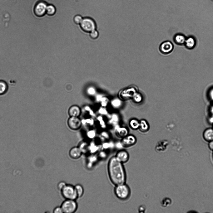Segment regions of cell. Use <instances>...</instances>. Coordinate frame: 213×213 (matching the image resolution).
<instances>
[{"instance_id": "484cf974", "label": "cell", "mask_w": 213, "mask_h": 213, "mask_svg": "<svg viewBox=\"0 0 213 213\" xmlns=\"http://www.w3.org/2000/svg\"><path fill=\"white\" fill-rule=\"evenodd\" d=\"M53 213H63L61 206H57L54 208L53 210Z\"/></svg>"}, {"instance_id": "e0dca14e", "label": "cell", "mask_w": 213, "mask_h": 213, "mask_svg": "<svg viewBox=\"0 0 213 213\" xmlns=\"http://www.w3.org/2000/svg\"><path fill=\"white\" fill-rule=\"evenodd\" d=\"M186 39L184 35L181 34L176 35L174 38L175 42L179 44L185 43Z\"/></svg>"}, {"instance_id": "cb8c5ba5", "label": "cell", "mask_w": 213, "mask_h": 213, "mask_svg": "<svg viewBox=\"0 0 213 213\" xmlns=\"http://www.w3.org/2000/svg\"><path fill=\"white\" fill-rule=\"evenodd\" d=\"M121 101L118 99H115L112 102V105L114 107H118L121 104Z\"/></svg>"}, {"instance_id": "9a60e30c", "label": "cell", "mask_w": 213, "mask_h": 213, "mask_svg": "<svg viewBox=\"0 0 213 213\" xmlns=\"http://www.w3.org/2000/svg\"><path fill=\"white\" fill-rule=\"evenodd\" d=\"M7 83L4 80H0V95L6 93L8 90Z\"/></svg>"}, {"instance_id": "7402d4cb", "label": "cell", "mask_w": 213, "mask_h": 213, "mask_svg": "<svg viewBox=\"0 0 213 213\" xmlns=\"http://www.w3.org/2000/svg\"><path fill=\"white\" fill-rule=\"evenodd\" d=\"M90 36L92 39H96L98 36V33L97 31L94 30L90 32Z\"/></svg>"}, {"instance_id": "4dcf8cb0", "label": "cell", "mask_w": 213, "mask_h": 213, "mask_svg": "<svg viewBox=\"0 0 213 213\" xmlns=\"http://www.w3.org/2000/svg\"><path fill=\"white\" fill-rule=\"evenodd\" d=\"M209 95L210 99L213 101V88L210 91Z\"/></svg>"}, {"instance_id": "4316f807", "label": "cell", "mask_w": 213, "mask_h": 213, "mask_svg": "<svg viewBox=\"0 0 213 213\" xmlns=\"http://www.w3.org/2000/svg\"><path fill=\"white\" fill-rule=\"evenodd\" d=\"M87 135L90 138H93L95 136V132L94 130H90L88 132Z\"/></svg>"}, {"instance_id": "ba28073f", "label": "cell", "mask_w": 213, "mask_h": 213, "mask_svg": "<svg viewBox=\"0 0 213 213\" xmlns=\"http://www.w3.org/2000/svg\"><path fill=\"white\" fill-rule=\"evenodd\" d=\"M173 49L172 43L170 41H167L162 43L160 46V51L164 54H167L171 52Z\"/></svg>"}, {"instance_id": "f546056e", "label": "cell", "mask_w": 213, "mask_h": 213, "mask_svg": "<svg viewBox=\"0 0 213 213\" xmlns=\"http://www.w3.org/2000/svg\"><path fill=\"white\" fill-rule=\"evenodd\" d=\"M208 147L210 150H213V140L209 142Z\"/></svg>"}, {"instance_id": "30bf717a", "label": "cell", "mask_w": 213, "mask_h": 213, "mask_svg": "<svg viewBox=\"0 0 213 213\" xmlns=\"http://www.w3.org/2000/svg\"><path fill=\"white\" fill-rule=\"evenodd\" d=\"M117 159L122 163L126 162L129 159V154L125 150H121L117 153L115 156Z\"/></svg>"}, {"instance_id": "5bb4252c", "label": "cell", "mask_w": 213, "mask_h": 213, "mask_svg": "<svg viewBox=\"0 0 213 213\" xmlns=\"http://www.w3.org/2000/svg\"><path fill=\"white\" fill-rule=\"evenodd\" d=\"M185 43L186 47L189 49H192L195 46L196 41L194 38L189 37L186 39Z\"/></svg>"}, {"instance_id": "1f68e13d", "label": "cell", "mask_w": 213, "mask_h": 213, "mask_svg": "<svg viewBox=\"0 0 213 213\" xmlns=\"http://www.w3.org/2000/svg\"><path fill=\"white\" fill-rule=\"evenodd\" d=\"M100 112L101 113L103 114H105L106 113V111L105 109H102L101 110H100Z\"/></svg>"}, {"instance_id": "83f0119b", "label": "cell", "mask_w": 213, "mask_h": 213, "mask_svg": "<svg viewBox=\"0 0 213 213\" xmlns=\"http://www.w3.org/2000/svg\"><path fill=\"white\" fill-rule=\"evenodd\" d=\"M131 126L133 127V128H136V127L135 125V124L137 127H138L139 124L137 121L136 120H132L131 122Z\"/></svg>"}, {"instance_id": "d6a6232c", "label": "cell", "mask_w": 213, "mask_h": 213, "mask_svg": "<svg viewBox=\"0 0 213 213\" xmlns=\"http://www.w3.org/2000/svg\"><path fill=\"white\" fill-rule=\"evenodd\" d=\"M210 111L211 114L213 115V105L211 107L210 109Z\"/></svg>"}, {"instance_id": "52a82bcc", "label": "cell", "mask_w": 213, "mask_h": 213, "mask_svg": "<svg viewBox=\"0 0 213 213\" xmlns=\"http://www.w3.org/2000/svg\"><path fill=\"white\" fill-rule=\"evenodd\" d=\"M67 124L70 128L76 130L80 127L81 122L77 117H71L68 119Z\"/></svg>"}, {"instance_id": "3957f363", "label": "cell", "mask_w": 213, "mask_h": 213, "mask_svg": "<svg viewBox=\"0 0 213 213\" xmlns=\"http://www.w3.org/2000/svg\"><path fill=\"white\" fill-rule=\"evenodd\" d=\"M61 207L63 213H73L77 209V204L75 200L66 199Z\"/></svg>"}, {"instance_id": "ffe728a7", "label": "cell", "mask_w": 213, "mask_h": 213, "mask_svg": "<svg viewBox=\"0 0 213 213\" xmlns=\"http://www.w3.org/2000/svg\"><path fill=\"white\" fill-rule=\"evenodd\" d=\"M171 200L169 198H165L161 200V205L163 207H167L171 204Z\"/></svg>"}, {"instance_id": "836d02e7", "label": "cell", "mask_w": 213, "mask_h": 213, "mask_svg": "<svg viewBox=\"0 0 213 213\" xmlns=\"http://www.w3.org/2000/svg\"><path fill=\"white\" fill-rule=\"evenodd\" d=\"M213 2V0H211Z\"/></svg>"}, {"instance_id": "44dd1931", "label": "cell", "mask_w": 213, "mask_h": 213, "mask_svg": "<svg viewBox=\"0 0 213 213\" xmlns=\"http://www.w3.org/2000/svg\"><path fill=\"white\" fill-rule=\"evenodd\" d=\"M83 18L80 15H76L74 16L73 20L75 23L77 24H80Z\"/></svg>"}, {"instance_id": "ac0fdd59", "label": "cell", "mask_w": 213, "mask_h": 213, "mask_svg": "<svg viewBox=\"0 0 213 213\" xmlns=\"http://www.w3.org/2000/svg\"><path fill=\"white\" fill-rule=\"evenodd\" d=\"M56 11V8L53 5L51 4L47 5L46 14L50 16H52L55 14Z\"/></svg>"}, {"instance_id": "f1b7e54d", "label": "cell", "mask_w": 213, "mask_h": 213, "mask_svg": "<svg viewBox=\"0 0 213 213\" xmlns=\"http://www.w3.org/2000/svg\"><path fill=\"white\" fill-rule=\"evenodd\" d=\"M88 92L89 94H94L95 92V90L92 87H90L88 89Z\"/></svg>"}, {"instance_id": "8992f818", "label": "cell", "mask_w": 213, "mask_h": 213, "mask_svg": "<svg viewBox=\"0 0 213 213\" xmlns=\"http://www.w3.org/2000/svg\"><path fill=\"white\" fill-rule=\"evenodd\" d=\"M80 25L82 30L86 32H91L96 28L94 21L89 17L83 18Z\"/></svg>"}, {"instance_id": "d4e9b609", "label": "cell", "mask_w": 213, "mask_h": 213, "mask_svg": "<svg viewBox=\"0 0 213 213\" xmlns=\"http://www.w3.org/2000/svg\"><path fill=\"white\" fill-rule=\"evenodd\" d=\"M146 206L144 205H141L138 208V211L139 213H145L146 211Z\"/></svg>"}, {"instance_id": "4fadbf2b", "label": "cell", "mask_w": 213, "mask_h": 213, "mask_svg": "<svg viewBox=\"0 0 213 213\" xmlns=\"http://www.w3.org/2000/svg\"><path fill=\"white\" fill-rule=\"evenodd\" d=\"M203 137L205 141L210 142L213 140V128L206 129L203 133Z\"/></svg>"}, {"instance_id": "6da1fadb", "label": "cell", "mask_w": 213, "mask_h": 213, "mask_svg": "<svg viewBox=\"0 0 213 213\" xmlns=\"http://www.w3.org/2000/svg\"><path fill=\"white\" fill-rule=\"evenodd\" d=\"M108 174L112 182L116 185L124 183L126 175L122 163L116 157L109 160L108 166Z\"/></svg>"}, {"instance_id": "7a4b0ae2", "label": "cell", "mask_w": 213, "mask_h": 213, "mask_svg": "<svg viewBox=\"0 0 213 213\" xmlns=\"http://www.w3.org/2000/svg\"><path fill=\"white\" fill-rule=\"evenodd\" d=\"M61 191L66 199L76 200L78 198L75 186L72 185L67 184Z\"/></svg>"}, {"instance_id": "2e32d148", "label": "cell", "mask_w": 213, "mask_h": 213, "mask_svg": "<svg viewBox=\"0 0 213 213\" xmlns=\"http://www.w3.org/2000/svg\"><path fill=\"white\" fill-rule=\"evenodd\" d=\"M135 142V139L132 136L127 137L124 138L122 141V143L125 146H131Z\"/></svg>"}, {"instance_id": "9c48e42d", "label": "cell", "mask_w": 213, "mask_h": 213, "mask_svg": "<svg viewBox=\"0 0 213 213\" xmlns=\"http://www.w3.org/2000/svg\"><path fill=\"white\" fill-rule=\"evenodd\" d=\"M82 152L80 148L74 147L72 148L69 151V155L72 159H77L79 158L82 155Z\"/></svg>"}, {"instance_id": "603a6c76", "label": "cell", "mask_w": 213, "mask_h": 213, "mask_svg": "<svg viewBox=\"0 0 213 213\" xmlns=\"http://www.w3.org/2000/svg\"><path fill=\"white\" fill-rule=\"evenodd\" d=\"M66 184V182L64 181H61L59 182L57 185L58 189L61 191Z\"/></svg>"}, {"instance_id": "8fae6325", "label": "cell", "mask_w": 213, "mask_h": 213, "mask_svg": "<svg viewBox=\"0 0 213 213\" xmlns=\"http://www.w3.org/2000/svg\"><path fill=\"white\" fill-rule=\"evenodd\" d=\"M167 143L165 141H160L156 144L155 147V151L158 153L164 152L166 149Z\"/></svg>"}, {"instance_id": "d6986e66", "label": "cell", "mask_w": 213, "mask_h": 213, "mask_svg": "<svg viewBox=\"0 0 213 213\" xmlns=\"http://www.w3.org/2000/svg\"><path fill=\"white\" fill-rule=\"evenodd\" d=\"M74 186L78 198L82 197L83 196L84 192L83 186L79 184H77Z\"/></svg>"}, {"instance_id": "7c38bea8", "label": "cell", "mask_w": 213, "mask_h": 213, "mask_svg": "<svg viewBox=\"0 0 213 213\" xmlns=\"http://www.w3.org/2000/svg\"><path fill=\"white\" fill-rule=\"evenodd\" d=\"M68 113L70 117H77L80 114L81 110L78 106L73 105L69 108Z\"/></svg>"}, {"instance_id": "277c9868", "label": "cell", "mask_w": 213, "mask_h": 213, "mask_svg": "<svg viewBox=\"0 0 213 213\" xmlns=\"http://www.w3.org/2000/svg\"><path fill=\"white\" fill-rule=\"evenodd\" d=\"M115 192L116 196L119 199H125L130 194V190L128 186L124 183L117 185Z\"/></svg>"}, {"instance_id": "5b68a950", "label": "cell", "mask_w": 213, "mask_h": 213, "mask_svg": "<svg viewBox=\"0 0 213 213\" xmlns=\"http://www.w3.org/2000/svg\"><path fill=\"white\" fill-rule=\"evenodd\" d=\"M47 4L45 1L39 0L36 2L33 7V11L36 16L42 17L46 14Z\"/></svg>"}]
</instances>
